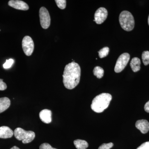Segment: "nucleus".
Instances as JSON below:
<instances>
[{"label": "nucleus", "mask_w": 149, "mask_h": 149, "mask_svg": "<svg viewBox=\"0 0 149 149\" xmlns=\"http://www.w3.org/2000/svg\"><path fill=\"white\" fill-rule=\"evenodd\" d=\"M15 137L19 141H22L24 144L32 142L35 137V133L32 131H26L20 128H17L14 131Z\"/></svg>", "instance_id": "nucleus-4"}, {"label": "nucleus", "mask_w": 149, "mask_h": 149, "mask_svg": "<svg viewBox=\"0 0 149 149\" xmlns=\"http://www.w3.org/2000/svg\"><path fill=\"white\" fill-rule=\"evenodd\" d=\"M136 149H149V141L145 142Z\"/></svg>", "instance_id": "nucleus-24"}, {"label": "nucleus", "mask_w": 149, "mask_h": 149, "mask_svg": "<svg viewBox=\"0 0 149 149\" xmlns=\"http://www.w3.org/2000/svg\"><path fill=\"white\" fill-rule=\"evenodd\" d=\"M13 63V59L10 58L8 60H6V62L3 65V67L5 69H8L12 66Z\"/></svg>", "instance_id": "nucleus-20"}, {"label": "nucleus", "mask_w": 149, "mask_h": 149, "mask_svg": "<svg viewBox=\"0 0 149 149\" xmlns=\"http://www.w3.org/2000/svg\"><path fill=\"white\" fill-rule=\"evenodd\" d=\"M141 60L137 57L132 58L130 63V66L134 72H137L141 69Z\"/></svg>", "instance_id": "nucleus-14"}, {"label": "nucleus", "mask_w": 149, "mask_h": 149, "mask_svg": "<svg viewBox=\"0 0 149 149\" xmlns=\"http://www.w3.org/2000/svg\"><path fill=\"white\" fill-rule=\"evenodd\" d=\"M108 15V12L104 8H100L98 9L95 14V19L97 24H101L106 19Z\"/></svg>", "instance_id": "nucleus-8"}, {"label": "nucleus", "mask_w": 149, "mask_h": 149, "mask_svg": "<svg viewBox=\"0 0 149 149\" xmlns=\"http://www.w3.org/2000/svg\"><path fill=\"white\" fill-rule=\"evenodd\" d=\"M112 96L109 93H103L96 96L93 99L91 107L96 113H102L107 108L111 100Z\"/></svg>", "instance_id": "nucleus-2"}, {"label": "nucleus", "mask_w": 149, "mask_h": 149, "mask_svg": "<svg viewBox=\"0 0 149 149\" xmlns=\"http://www.w3.org/2000/svg\"><path fill=\"white\" fill-rule=\"evenodd\" d=\"M0 31H1V30H0Z\"/></svg>", "instance_id": "nucleus-28"}, {"label": "nucleus", "mask_w": 149, "mask_h": 149, "mask_svg": "<svg viewBox=\"0 0 149 149\" xmlns=\"http://www.w3.org/2000/svg\"><path fill=\"white\" fill-rule=\"evenodd\" d=\"M40 118L41 120L45 123H49L52 121V112L47 109L43 110L40 113Z\"/></svg>", "instance_id": "nucleus-11"}, {"label": "nucleus", "mask_w": 149, "mask_h": 149, "mask_svg": "<svg viewBox=\"0 0 149 149\" xmlns=\"http://www.w3.org/2000/svg\"><path fill=\"white\" fill-rule=\"evenodd\" d=\"M148 23L149 25V15L148 17Z\"/></svg>", "instance_id": "nucleus-27"}, {"label": "nucleus", "mask_w": 149, "mask_h": 149, "mask_svg": "<svg viewBox=\"0 0 149 149\" xmlns=\"http://www.w3.org/2000/svg\"><path fill=\"white\" fill-rule=\"evenodd\" d=\"M14 132L9 127L3 126L0 127V138L6 139L10 138L13 136Z\"/></svg>", "instance_id": "nucleus-12"}, {"label": "nucleus", "mask_w": 149, "mask_h": 149, "mask_svg": "<svg viewBox=\"0 0 149 149\" xmlns=\"http://www.w3.org/2000/svg\"><path fill=\"white\" fill-rule=\"evenodd\" d=\"M10 149H20L19 148H18V147L15 146H13V147H12V148H11Z\"/></svg>", "instance_id": "nucleus-26"}, {"label": "nucleus", "mask_w": 149, "mask_h": 149, "mask_svg": "<svg viewBox=\"0 0 149 149\" xmlns=\"http://www.w3.org/2000/svg\"><path fill=\"white\" fill-rule=\"evenodd\" d=\"M39 16L42 27L44 29H48L50 25L51 17L49 11L45 7L40 8Z\"/></svg>", "instance_id": "nucleus-5"}, {"label": "nucleus", "mask_w": 149, "mask_h": 149, "mask_svg": "<svg viewBox=\"0 0 149 149\" xmlns=\"http://www.w3.org/2000/svg\"><path fill=\"white\" fill-rule=\"evenodd\" d=\"M80 74L81 69L78 63L72 61L66 65L63 74L65 88L69 90L75 88L80 83Z\"/></svg>", "instance_id": "nucleus-1"}, {"label": "nucleus", "mask_w": 149, "mask_h": 149, "mask_svg": "<svg viewBox=\"0 0 149 149\" xmlns=\"http://www.w3.org/2000/svg\"><path fill=\"white\" fill-rule=\"evenodd\" d=\"M57 6L61 9H64L66 8V1L65 0H56Z\"/></svg>", "instance_id": "nucleus-19"}, {"label": "nucleus", "mask_w": 149, "mask_h": 149, "mask_svg": "<svg viewBox=\"0 0 149 149\" xmlns=\"http://www.w3.org/2000/svg\"><path fill=\"white\" fill-rule=\"evenodd\" d=\"M136 126L143 134H146L149 131V123L148 120L144 119L137 120Z\"/></svg>", "instance_id": "nucleus-10"}, {"label": "nucleus", "mask_w": 149, "mask_h": 149, "mask_svg": "<svg viewBox=\"0 0 149 149\" xmlns=\"http://www.w3.org/2000/svg\"><path fill=\"white\" fill-rule=\"evenodd\" d=\"M40 149H57L53 148L50 144L47 143L42 144L40 147Z\"/></svg>", "instance_id": "nucleus-22"}, {"label": "nucleus", "mask_w": 149, "mask_h": 149, "mask_svg": "<svg viewBox=\"0 0 149 149\" xmlns=\"http://www.w3.org/2000/svg\"><path fill=\"white\" fill-rule=\"evenodd\" d=\"M22 48L25 54L30 56L33 53L34 50V43L31 37L25 36L22 41Z\"/></svg>", "instance_id": "nucleus-7"}, {"label": "nucleus", "mask_w": 149, "mask_h": 149, "mask_svg": "<svg viewBox=\"0 0 149 149\" xmlns=\"http://www.w3.org/2000/svg\"><path fill=\"white\" fill-rule=\"evenodd\" d=\"M119 21L121 27L126 31L133 30L135 25V20L132 14L128 11H123L120 13Z\"/></svg>", "instance_id": "nucleus-3"}, {"label": "nucleus", "mask_w": 149, "mask_h": 149, "mask_svg": "<svg viewBox=\"0 0 149 149\" xmlns=\"http://www.w3.org/2000/svg\"><path fill=\"white\" fill-rule=\"evenodd\" d=\"M8 4L10 6L19 10H27L29 9L27 3L20 0H10L9 1Z\"/></svg>", "instance_id": "nucleus-9"}, {"label": "nucleus", "mask_w": 149, "mask_h": 149, "mask_svg": "<svg viewBox=\"0 0 149 149\" xmlns=\"http://www.w3.org/2000/svg\"><path fill=\"white\" fill-rule=\"evenodd\" d=\"M144 109H145V111L149 113V101L147 102L145 104Z\"/></svg>", "instance_id": "nucleus-25"}, {"label": "nucleus", "mask_w": 149, "mask_h": 149, "mask_svg": "<svg viewBox=\"0 0 149 149\" xmlns=\"http://www.w3.org/2000/svg\"><path fill=\"white\" fill-rule=\"evenodd\" d=\"M10 101L6 97L0 98V113L5 111L10 106Z\"/></svg>", "instance_id": "nucleus-13"}, {"label": "nucleus", "mask_w": 149, "mask_h": 149, "mask_svg": "<svg viewBox=\"0 0 149 149\" xmlns=\"http://www.w3.org/2000/svg\"><path fill=\"white\" fill-rule=\"evenodd\" d=\"M94 75L98 78L100 79L104 76V70L100 66H96L93 70Z\"/></svg>", "instance_id": "nucleus-16"}, {"label": "nucleus", "mask_w": 149, "mask_h": 149, "mask_svg": "<svg viewBox=\"0 0 149 149\" xmlns=\"http://www.w3.org/2000/svg\"><path fill=\"white\" fill-rule=\"evenodd\" d=\"M130 58V55L127 53H124L120 55L115 66V72L116 73L121 72L127 65Z\"/></svg>", "instance_id": "nucleus-6"}, {"label": "nucleus", "mask_w": 149, "mask_h": 149, "mask_svg": "<svg viewBox=\"0 0 149 149\" xmlns=\"http://www.w3.org/2000/svg\"><path fill=\"white\" fill-rule=\"evenodd\" d=\"M142 60L145 65H148L149 64V52L144 51L143 52L142 55Z\"/></svg>", "instance_id": "nucleus-18"}, {"label": "nucleus", "mask_w": 149, "mask_h": 149, "mask_svg": "<svg viewBox=\"0 0 149 149\" xmlns=\"http://www.w3.org/2000/svg\"><path fill=\"white\" fill-rule=\"evenodd\" d=\"M6 84L3 81V79H0V91H5L7 89Z\"/></svg>", "instance_id": "nucleus-23"}, {"label": "nucleus", "mask_w": 149, "mask_h": 149, "mask_svg": "<svg viewBox=\"0 0 149 149\" xmlns=\"http://www.w3.org/2000/svg\"><path fill=\"white\" fill-rule=\"evenodd\" d=\"M74 144L77 149H86L89 146L87 141L80 139L74 141Z\"/></svg>", "instance_id": "nucleus-15"}, {"label": "nucleus", "mask_w": 149, "mask_h": 149, "mask_svg": "<svg viewBox=\"0 0 149 149\" xmlns=\"http://www.w3.org/2000/svg\"><path fill=\"white\" fill-rule=\"evenodd\" d=\"M109 49L108 47H104L98 52L99 56L100 58L105 57L109 53Z\"/></svg>", "instance_id": "nucleus-17"}, {"label": "nucleus", "mask_w": 149, "mask_h": 149, "mask_svg": "<svg viewBox=\"0 0 149 149\" xmlns=\"http://www.w3.org/2000/svg\"><path fill=\"white\" fill-rule=\"evenodd\" d=\"M113 146V144L112 143H104L102 144L98 148V149H110Z\"/></svg>", "instance_id": "nucleus-21"}]
</instances>
